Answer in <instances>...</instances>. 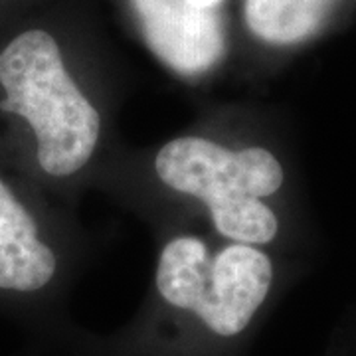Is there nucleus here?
Masks as SVG:
<instances>
[{
  "mask_svg": "<svg viewBox=\"0 0 356 356\" xmlns=\"http://www.w3.org/2000/svg\"><path fill=\"white\" fill-rule=\"evenodd\" d=\"M277 283L266 248L192 229L156 252L147 311L127 332L133 356H229L252 332Z\"/></svg>",
  "mask_w": 356,
  "mask_h": 356,
  "instance_id": "f257e3e1",
  "label": "nucleus"
},
{
  "mask_svg": "<svg viewBox=\"0 0 356 356\" xmlns=\"http://www.w3.org/2000/svg\"><path fill=\"white\" fill-rule=\"evenodd\" d=\"M135 34L168 74L186 83L210 79L228 62L226 10H200L186 0H119Z\"/></svg>",
  "mask_w": 356,
  "mask_h": 356,
  "instance_id": "20e7f679",
  "label": "nucleus"
},
{
  "mask_svg": "<svg viewBox=\"0 0 356 356\" xmlns=\"http://www.w3.org/2000/svg\"><path fill=\"white\" fill-rule=\"evenodd\" d=\"M0 117L46 188L72 191L99 170L111 127L107 95L51 22H26L0 38Z\"/></svg>",
  "mask_w": 356,
  "mask_h": 356,
  "instance_id": "f03ea898",
  "label": "nucleus"
},
{
  "mask_svg": "<svg viewBox=\"0 0 356 356\" xmlns=\"http://www.w3.org/2000/svg\"><path fill=\"white\" fill-rule=\"evenodd\" d=\"M343 0H240L248 36L275 50H287L317 38Z\"/></svg>",
  "mask_w": 356,
  "mask_h": 356,
  "instance_id": "423d86ee",
  "label": "nucleus"
},
{
  "mask_svg": "<svg viewBox=\"0 0 356 356\" xmlns=\"http://www.w3.org/2000/svg\"><path fill=\"white\" fill-rule=\"evenodd\" d=\"M154 184L206 220L222 240L269 250L281 236L275 198L287 170L264 143L218 131H188L165 140L151 154Z\"/></svg>",
  "mask_w": 356,
  "mask_h": 356,
  "instance_id": "7ed1b4c3",
  "label": "nucleus"
},
{
  "mask_svg": "<svg viewBox=\"0 0 356 356\" xmlns=\"http://www.w3.org/2000/svg\"><path fill=\"white\" fill-rule=\"evenodd\" d=\"M186 2L200 10H226L228 0H186Z\"/></svg>",
  "mask_w": 356,
  "mask_h": 356,
  "instance_id": "0eeeda50",
  "label": "nucleus"
},
{
  "mask_svg": "<svg viewBox=\"0 0 356 356\" xmlns=\"http://www.w3.org/2000/svg\"><path fill=\"white\" fill-rule=\"evenodd\" d=\"M70 255L51 222L0 172V291L38 297L67 280Z\"/></svg>",
  "mask_w": 356,
  "mask_h": 356,
  "instance_id": "39448f33",
  "label": "nucleus"
}]
</instances>
